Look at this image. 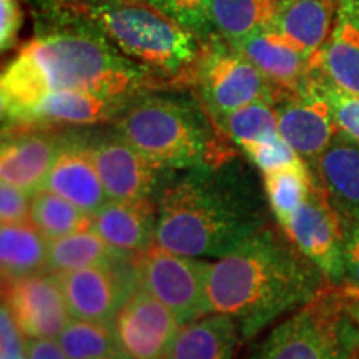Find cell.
<instances>
[{"label":"cell","mask_w":359,"mask_h":359,"mask_svg":"<svg viewBox=\"0 0 359 359\" xmlns=\"http://www.w3.org/2000/svg\"><path fill=\"white\" fill-rule=\"evenodd\" d=\"M64 17V13H62ZM74 19V17H72ZM64 17V25L45 30L22 45L0 77L2 130L57 92H87L132 100L168 83L125 57L100 30Z\"/></svg>","instance_id":"cell-1"},{"label":"cell","mask_w":359,"mask_h":359,"mask_svg":"<svg viewBox=\"0 0 359 359\" xmlns=\"http://www.w3.org/2000/svg\"><path fill=\"white\" fill-rule=\"evenodd\" d=\"M266 195L231 158L183 170L158 195L155 243L191 258H222L269 224Z\"/></svg>","instance_id":"cell-2"},{"label":"cell","mask_w":359,"mask_h":359,"mask_svg":"<svg viewBox=\"0 0 359 359\" xmlns=\"http://www.w3.org/2000/svg\"><path fill=\"white\" fill-rule=\"evenodd\" d=\"M326 285L323 273L285 230L266 224L210 264L206 296L210 314L236 320L241 341H246L311 302Z\"/></svg>","instance_id":"cell-3"},{"label":"cell","mask_w":359,"mask_h":359,"mask_svg":"<svg viewBox=\"0 0 359 359\" xmlns=\"http://www.w3.org/2000/svg\"><path fill=\"white\" fill-rule=\"evenodd\" d=\"M57 13L83 20L133 62L168 83L193 82L205 50L198 35L147 0H52Z\"/></svg>","instance_id":"cell-4"},{"label":"cell","mask_w":359,"mask_h":359,"mask_svg":"<svg viewBox=\"0 0 359 359\" xmlns=\"http://www.w3.org/2000/svg\"><path fill=\"white\" fill-rule=\"evenodd\" d=\"M114 122L115 132L130 145L172 170L183 172L235 156L200 98L148 90L132 98Z\"/></svg>","instance_id":"cell-5"},{"label":"cell","mask_w":359,"mask_h":359,"mask_svg":"<svg viewBox=\"0 0 359 359\" xmlns=\"http://www.w3.org/2000/svg\"><path fill=\"white\" fill-rule=\"evenodd\" d=\"M359 293L327 285L280 323L253 359H358Z\"/></svg>","instance_id":"cell-6"},{"label":"cell","mask_w":359,"mask_h":359,"mask_svg":"<svg viewBox=\"0 0 359 359\" xmlns=\"http://www.w3.org/2000/svg\"><path fill=\"white\" fill-rule=\"evenodd\" d=\"M191 83L218 127L224 116L241 107L258 100L275 107L288 97V93L269 82L257 65L218 34L212 35L205 43Z\"/></svg>","instance_id":"cell-7"},{"label":"cell","mask_w":359,"mask_h":359,"mask_svg":"<svg viewBox=\"0 0 359 359\" xmlns=\"http://www.w3.org/2000/svg\"><path fill=\"white\" fill-rule=\"evenodd\" d=\"M210 264L151 245L135 257V278L137 286L167 304L183 326L210 314L206 296Z\"/></svg>","instance_id":"cell-8"},{"label":"cell","mask_w":359,"mask_h":359,"mask_svg":"<svg viewBox=\"0 0 359 359\" xmlns=\"http://www.w3.org/2000/svg\"><path fill=\"white\" fill-rule=\"evenodd\" d=\"M314 177V175H313ZM286 235L330 285H344V238L346 224L331 203L325 187L313 178L304 203L285 226Z\"/></svg>","instance_id":"cell-9"},{"label":"cell","mask_w":359,"mask_h":359,"mask_svg":"<svg viewBox=\"0 0 359 359\" xmlns=\"http://www.w3.org/2000/svg\"><path fill=\"white\" fill-rule=\"evenodd\" d=\"M80 140L109 200L158 198L173 178L175 170L150 160L116 132L109 137H80Z\"/></svg>","instance_id":"cell-10"},{"label":"cell","mask_w":359,"mask_h":359,"mask_svg":"<svg viewBox=\"0 0 359 359\" xmlns=\"http://www.w3.org/2000/svg\"><path fill=\"white\" fill-rule=\"evenodd\" d=\"M135 257L118 258L75 271L55 273L72 318L111 323L115 314L137 288Z\"/></svg>","instance_id":"cell-11"},{"label":"cell","mask_w":359,"mask_h":359,"mask_svg":"<svg viewBox=\"0 0 359 359\" xmlns=\"http://www.w3.org/2000/svg\"><path fill=\"white\" fill-rule=\"evenodd\" d=\"M111 323L120 351L130 359H167L182 327L172 309L140 286L128 294Z\"/></svg>","instance_id":"cell-12"},{"label":"cell","mask_w":359,"mask_h":359,"mask_svg":"<svg viewBox=\"0 0 359 359\" xmlns=\"http://www.w3.org/2000/svg\"><path fill=\"white\" fill-rule=\"evenodd\" d=\"M2 306H6L25 338H58L72 314L55 273L2 281Z\"/></svg>","instance_id":"cell-13"},{"label":"cell","mask_w":359,"mask_h":359,"mask_svg":"<svg viewBox=\"0 0 359 359\" xmlns=\"http://www.w3.org/2000/svg\"><path fill=\"white\" fill-rule=\"evenodd\" d=\"M275 111L280 135L313 173L318 160L339 132L330 103L318 88L314 70L303 92L283 98L275 105Z\"/></svg>","instance_id":"cell-14"},{"label":"cell","mask_w":359,"mask_h":359,"mask_svg":"<svg viewBox=\"0 0 359 359\" xmlns=\"http://www.w3.org/2000/svg\"><path fill=\"white\" fill-rule=\"evenodd\" d=\"M64 142L65 135L57 130L2 133V182L22 188L30 195L40 191Z\"/></svg>","instance_id":"cell-15"},{"label":"cell","mask_w":359,"mask_h":359,"mask_svg":"<svg viewBox=\"0 0 359 359\" xmlns=\"http://www.w3.org/2000/svg\"><path fill=\"white\" fill-rule=\"evenodd\" d=\"M92 218V230L111 248L140 255L155 243L158 198L109 200Z\"/></svg>","instance_id":"cell-16"},{"label":"cell","mask_w":359,"mask_h":359,"mask_svg":"<svg viewBox=\"0 0 359 359\" xmlns=\"http://www.w3.org/2000/svg\"><path fill=\"white\" fill-rule=\"evenodd\" d=\"M42 190H48L83 212L93 215L109 201L95 165L82 145L80 137L65 135V142L53 161Z\"/></svg>","instance_id":"cell-17"},{"label":"cell","mask_w":359,"mask_h":359,"mask_svg":"<svg viewBox=\"0 0 359 359\" xmlns=\"http://www.w3.org/2000/svg\"><path fill=\"white\" fill-rule=\"evenodd\" d=\"M235 48L257 65L269 82L288 95L302 93L311 77V58L296 50L273 30H258L236 43Z\"/></svg>","instance_id":"cell-18"},{"label":"cell","mask_w":359,"mask_h":359,"mask_svg":"<svg viewBox=\"0 0 359 359\" xmlns=\"http://www.w3.org/2000/svg\"><path fill=\"white\" fill-rule=\"evenodd\" d=\"M313 175L344 223H359V143L339 128Z\"/></svg>","instance_id":"cell-19"},{"label":"cell","mask_w":359,"mask_h":359,"mask_svg":"<svg viewBox=\"0 0 359 359\" xmlns=\"http://www.w3.org/2000/svg\"><path fill=\"white\" fill-rule=\"evenodd\" d=\"M338 0H281L268 30L313 58L333 32Z\"/></svg>","instance_id":"cell-20"},{"label":"cell","mask_w":359,"mask_h":359,"mask_svg":"<svg viewBox=\"0 0 359 359\" xmlns=\"http://www.w3.org/2000/svg\"><path fill=\"white\" fill-rule=\"evenodd\" d=\"M240 341L236 320L212 313L180 327L167 359H233Z\"/></svg>","instance_id":"cell-21"},{"label":"cell","mask_w":359,"mask_h":359,"mask_svg":"<svg viewBox=\"0 0 359 359\" xmlns=\"http://www.w3.org/2000/svg\"><path fill=\"white\" fill-rule=\"evenodd\" d=\"M313 69L320 70L331 83L359 97V24L336 12L333 32L320 52L311 58Z\"/></svg>","instance_id":"cell-22"},{"label":"cell","mask_w":359,"mask_h":359,"mask_svg":"<svg viewBox=\"0 0 359 359\" xmlns=\"http://www.w3.org/2000/svg\"><path fill=\"white\" fill-rule=\"evenodd\" d=\"M48 240L29 219L2 224L0 230V263L2 281L47 271Z\"/></svg>","instance_id":"cell-23"},{"label":"cell","mask_w":359,"mask_h":359,"mask_svg":"<svg viewBox=\"0 0 359 359\" xmlns=\"http://www.w3.org/2000/svg\"><path fill=\"white\" fill-rule=\"evenodd\" d=\"M281 0H210L208 17L215 34L235 47L258 30L268 29Z\"/></svg>","instance_id":"cell-24"},{"label":"cell","mask_w":359,"mask_h":359,"mask_svg":"<svg viewBox=\"0 0 359 359\" xmlns=\"http://www.w3.org/2000/svg\"><path fill=\"white\" fill-rule=\"evenodd\" d=\"M128 255L111 248L95 230L87 228L55 240H48L47 271H75L95 264L111 263Z\"/></svg>","instance_id":"cell-25"},{"label":"cell","mask_w":359,"mask_h":359,"mask_svg":"<svg viewBox=\"0 0 359 359\" xmlns=\"http://www.w3.org/2000/svg\"><path fill=\"white\" fill-rule=\"evenodd\" d=\"M30 222L47 240L92 228V215L48 190H40L30 201Z\"/></svg>","instance_id":"cell-26"},{"label":"cell","mask_w":359,"mask_h":359,"mask_svg":"<svg viewBox=\"0 0 359 359\" xmlns=\"http://www.w3.org/2000/svg\"><path fill=\"white\" fill-rule=\"evenodd\" d=\"M263 191L273 217L280 226H285L296 210L306 200L309 187L313 183V173L308 165L290 167L275 172L262 173Z\"/></svg>","instance_id":"cell-27"},{"label":"cell","mask_w":359,"mask_h":359,"mask_svg":"<svg viewBox=\"0 0 359 359\" xmlns=\"http://www.w3.org/2000/svg\"><path fill=\"white\" fill-rule=\"evenodd\" d=\"M57 339L69 359H98L122 353L116 343L114 323L72 318Z\"/></svg>","instance_id":"cell-28"},{"label":"cell","mask_w":359,"mask_h":359,"mask_svg":"<svg viewBox=\"0 0 359 359\" xmlns=\"http://www.w3.org/2000/svg\"><path fill=\"white\" fill-rule=\"evenodd\" d=\"M219 128L240 148L280 135L275 107L264 100L250 103L224 116Z\"/></svg>","instance_id":"cell-29"},{"label":"cell","mask_w":359,"mask_h":359,"mask_svg":"<svg viewBox=\"0 0 359 359\" xmlns=\"http://www.w3.org/2000/svg\"><path fill=\"white\" fill-rule=\"evenodd\" d=\"M241 150H243L246 158L262 173L306 165L281 135H276V137L268 138L264 142L250 143V145L241 147Z\"/></svg>","instance_id":"cell-30"},{"label":"cell","mask_w":359,"mask_h":359,"mask_svg":"<svg viewBox=\"0 0 359 359\" xmlns=\"http://www.w3.org/2000/svg\"><path fill=\"white\" fill-rule=\"evenodd\" d=\"M313 70L318 88L330 103L338 127L359 143V97L343 92V90L331 83L320 70Z\"/></svg>","instance_id":"cell-31"},{"label":"cell","mask_w":359,"mask_h":359,"mask_svg":"<svg viewBox=\"0 0 359 359\" xmlns=\"http://www.w3.org/2000/svg\"><path fill=\"white\" fill-rule=\"evenodd\" d=\"M147 2L168 13L183 27L198 35L205 43L215 35L208 17L210 0H147Z\"/></svg>","instance_id":"cell-32"},{"label":"cell","mask_w":359,"mask_h":359,"mask_svg":"<svg viewBox=\"0 0 359 359\" xmlns=\"http://www.w3.org/2000/svg\"><path fill=\"white\" fill-rule=\"evenodd\" d=\"M32 195L8 183L0 185V219L2 224L20 223L30 218Z\"/></svg>","instance_id":"cell-33"},{"label":"cell","mask_w":359,"mask_h":359,"mask_svg":"<svg viewBox=\"0 0 359 359\" xmlns=\"http://www.w3.org/2000/svg\"><path fill=\"white\" fill-rule=\"evenodd\" d=\"M24 25L22 0H0V48L8 52L19 42Z\"/></svg>","instance_id":"cell-34"},{"label":"cell","mask_w":359,"mask_h":359,"mask_svg":"<svg viewBox=\"0 0 359 359\" xmlns=\"http://www.w3.org/2000/svg\"><path fill=\"white\" fill-rule=\"evenodd\" d=\"M0 343H2L0 359H27L25 336L20 333L6 306H2L0 313Z\"/></svg>","instance_id":"cell-35"},{"label":"cell","mask_w":359,"mask_h":359,"mask_svg":"<svg viewBox=\"0 0 359 359\" xmlns=\"http://www.w3.org/2000/svg\"><path fill=\"white\" fill-rule=\"evenodd\" d=\"M344 224V285L359 293V223Z\"/></svg>","instance_id":"cell-36"},{"label":"cell","mask_w":359,"mask_h":359,"mask_svg":"<svg viewBox=\"0 0 359 359\" xmlns=\"http://www.w3.org/2000/svg\"><path fill=\"white\" fill-rule=\"evenodd\" d=\"M27 359H69L55 338H25Z\"/></svg>","instance_id":"cell-37"},{"label":"cell","mask_w":359,"mask_h":359,"mask_svg":"<svg viewBox=\"0 0 359 359\" xmlns=\"http://www.w3.org/2000/svg\"><path fill=\"white\" fill-rule=\"evenodd\" d=\"M338 13L359 24V0H338Z\"/></svg>","instance_id":"cell-38"},{"label":"cell","mask_w":359,"mask_h":359,"mask_svg":"<svg viewBox=\"0 0 359 359\" xmlns=\"http://www.w3.org/2000/svg\"><path fill=\"white\" fill-rule=\"evenodd\" d=\"M98 359H130V358H128V356H125L123 353H115V354H110V356L98 358Z\"/></svg>","instance_id":"cell-39"},{"label":"cell","mask_w":359,"mask_h":359,"mask_svg":"<svg viewBox=\"0 0 359 359\" xmlns=\"http://www.w3.org/2000/svg\"><path fill=\"white\" fill-rule=\"evenodd\" d=\"M358 359H359V358H358Z\"/></svg>","instance_id":"cell-40"}]
</instances>
